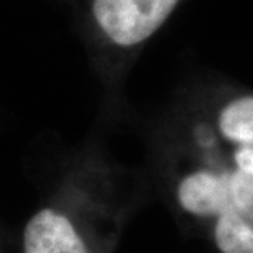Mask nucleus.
<instances>
[{
  "label": "nucleus",
  "instance_id": "obj_3",
  "mask_svg": "<svg viewBox=\"0 0 253 253\" xmlns=\"http://www.w3.org/2000/svg\"><path fill=\"white\" fill-rule=\"evenodd\" d=\"M186 0H89L83 28L99 71L119 87L143 48Z\"/></svg>",
  "mask_w": 253,
  "mask_h": 253
},
{
  "label": "nucleus",
  "instance_id": "obj_1",
  "mask_svg": "<svg viewBox=\"0 0 253 253\" xmlns=\"http://www.w3.org/2000/svg\"><path fill=\"white\" fill-rule=\"evenodd\" d=\"M156 169L176 214L214 253H253V176L155 133Z\"/></svg>",
  "mask_w": 253,
  "mask_h": 253
},
{
  "label": "nucleus",
  "instance_id": "obj_4",
  "mask_svg": "<svg viewBox=\"0 0 253 253\" xmlns=\"http://www.w3.org/2000/svg\"><path fill=\"white\" fill-rule=\"evenodd\" d=\"M23 253H95L78 224L58 207L33 212L22 235Z\"/></svg>",
  "mask_w": 253,
  "mask_h": 253
},
{
  "label": "nucleus",
  "instance_id": "obj_2",
  "mask_svg": "<svg viewBox=\"0 0 253 253\" xmlns=\"http://www.w3.org/2000/svg\"><path fill=\"white\" fill-rule=\"evenodd\" d=\"M155 133L253 176V89L225 78L197 79L176 97Z\"/></svg>",
  "mask_w": 253,
  "mask_h": 253
}]
</instances>
